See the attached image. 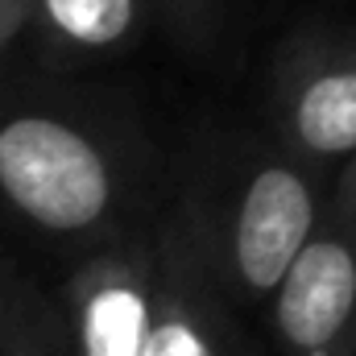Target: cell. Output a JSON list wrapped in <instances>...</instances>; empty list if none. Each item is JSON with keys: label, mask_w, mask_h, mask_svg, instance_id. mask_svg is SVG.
Instances as JSON below:
<instances>
[{"label": "cell", "mask_w": 356, "mask_h": 356, "mask_svg": "<svg viewBox=\"0 0 356 356\" xmlns=\"http://www.w3.org/2000/svg\"><path fill=\"white\" fill-rule=\"evenodd\" d=\"M149 145L133 116L83 91L0 88V211L42 241L108 245L133 228Z\"/></svg>", "instance_id": "6da1fadb"}, {"label": "cell", "mask_w": 356, "mask_h": 356, "mask_svg": "<svg viewBox=\"0 0 356 356\" xmlns=\"http://www.w3.org/2000/svg\"><path fill=\"white\" fill-rule=\"evenodd\" d=\"M332 182L282 137L277 145L245 137L199 154L175 211L236 307L269 302L315 232Z\"/></svg>", "instance_id": "7a4b0ae2"}, {"label": "cell", "mask_w": 356, "mask_h": 356, "mask_svg": "<svg viewBox=\"0 0 356 356\" xmlns=\"http://www.w3.org/2000/svg\"><path fill=\"white\" fill-rule=\"evenodd\" d=\"M269 323L286 356H356V158L273 290Z\"/></svg>", "instance_id": "3957f363"}, {"label": "cell", "mask_w": 356, "mask_h": 356, "mask_svg": "<svg viewBox=\"0 0 356 356\" xmlns=\"http://www.w3.org/2000/svg\"><path fill=\"white\" fill-rule=\"evenodd\" d=\"M277 137L311 162L356 158V33H311L286 46L269 79Z\"/></svg>", "instance_id": "277c9868"}, {"label": "cell", "mask_w": 356, "mask_h": 356, "mask_svg": "<svg viewBox=\"0 0 356 356\" xmlns=\"http://www.w3.org/2000/svg\"><path fill=\"white\" fill-rule=\"evenodd\" d=\"M79 356H149L154 340V224L91 249L63 290Z\"/></svg>", "instance_id": "5b68a950"}, {"label": "cell", "mask_w": 356, "mask_h": 356, "mask_svg": "<svg viewBox=\"0 0 356 356\" xmlns=\"http://www.w3.org/2000/svg\"><path fill=\"white\" fill-rule=\"evenodd\" d=\"M149 356H261L170 207L154 220V340Z\"/></svg>", "instance_id": "8992f818"}, {"label": "cell", "mask_w": 356, "mask_h": 356, "mask_svg": "<svg viewBox=\"0 0 356 356\" xmlns=\"http://www.w3.org/2000/svg\"><path fill=\"white\" fill-rule=\"evenodd\" d=\"M154 0H33L25 33L63 63L124 54L154 21Z\"/></svg>", "instance_id": "52a82bcc"}, {"label": "cell", "mask_w": 356, "mask_h": 356, "mask_svg": "<svg viewBox=\"0 0 356 356\" xmlns=\"http://www.w3.org/2000/svg\"><path fill=\"white\" fill-rule=\"evenodd\" d=\"M0 356H79L63 302H50L21 273H8Z\"/></svg>", "instance_id": "ba28073f"}, {"label": "cell", "mask_w": 356, "mask_h": 356, "mask_svg": "<svg viewBox=\"0 0 356 356\" xmlns=\"http://www.w3.org/2000/svg\"><path fill=\"white\" fill-rule=\"evenodd\" d=\"M29 4H33V0H0V54L25 33V25H29Z\"/></svg>", "instance_id": "9c48e42d"}, {"label": "cell", "mask_w": 356, "mask_h": 356, "mask_svg": "<svg viewBox=\"0 0 356 356\" xmlns=\"http://www.w3.org/2000/svg\"><path fill=\"white\" fill-rule=\"evenodd\" d=\"M154 4H158V13H162L175 29H191V25L203 21V13H207L211 0H154Z\"/></svg>", "instance_id": "30bf717a"}, {"label": "cell", "mask_w": 356, "mask_h": 356, "mask_svg": "<svg viewBox=\"0 0 356 356\" xmlns=\"http://www.w3.org/2000/svg\"><path fill=\"white\" fill-rule=\"evenodd\" d=\"M8 273H13V269L0 261V344H4V294H8Z\"/></svg>", "instance_id": "8fae6325"}]
</instances>
